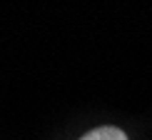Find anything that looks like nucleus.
<instances>
[{
  "label": "nucleus",
  "instance_id": "obj_1",
  "mask_svg": "<svg viewBox=\"0 0 152 140\" xmlns=\"http://www.w3.org/2000/svg\"><path fill=\"white\" fill-rule=\"evenodd\" d=\"M80 140H127V135L120 128H115V125H102V128H95L90 133H85Z\"/></svg>",
  "mask_w": 152,
  "mask_h": 140
}]
</instances>
